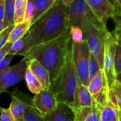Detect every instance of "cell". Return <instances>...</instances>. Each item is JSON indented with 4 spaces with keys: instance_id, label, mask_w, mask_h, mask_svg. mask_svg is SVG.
I'll use <instances>...</instances> for the list:
<instances>
[{
    "instance_id": "cell-43",
    "label": "cell",
    "mask_w": 121,
    "mask_h": 121,
    "mask_svg": "<svg viewBox=\"0 0 121 121\" xmlns=\"http://www.w3.org/2000/svg\"><path fill=\"white\" fill-rule=\"evenodd\" d=\"M110 1H111V2H112V0H110ZM112 3H113V2H112Z\"/></svg>"
},
{
    "instance_id": "cell-41",
    "label": "cell",
    "mask_w": 121,
    "mask_h": 121,
    "mask_svg": "<svg viewBox=\"0 0 121 121\" xmlns=\"http://www.w3.org/2000/svg\"><path fill=\"white\" fill-rule=\"evenodd\" d=\"M118 121H121V109H119V116H118Z\"/></svg>"
},
{
    "instance_id": "cell-3",
    "label": "cell",
    "mask_w": 121,
    "mask_h": 121,
    "mask_svg": "<svg viewBox=\"0 0 121 121\" xmlns=\"http://www.w3.org/2000/svg\"><path fill=\"white\" fill-rule=\"evenodd\" d=\"M81 81L76 72L72 55V43L68 49L65 63L56 82L50 89L56 95L58 102L70 106L73 111L78 108L77 91Z\"/></svg>"
},
{
    "instance_id": "cell-12",
    "label": "cell",
    "mask_w": 121,
    "mask_h": 121,
    "mask_svg": "<svg viewBox=\"0 0 121 121\" xmlns=\"http://www.w3.org/2000/svg\"><path fill=\"white\" fill-rule=\"evenodd\" d=\"M44 119L46 121H75L76 114L70 106L58 102L56 109L46 115Z\"/></svg>"
},
{
    "instance_id": "cell-33",
    "label": "cell",
    "mask_w": 121,
    "mask_h": 121,
    "mask_svg": "<svg viewBox=\"0 0 121 121\" xmlns=\"http://www.w3.org/2000/svg\"><path fill=\"white\" fill-rule=\"evenodd\" d=\"M14 55H11V54H8L1 62H0V72H1L2 70L6 69L9 67V65L10 64L13 57Z\"/></svg>"
},
{
    "instance_id": "cell-16",
    "label": "cell",
    "mask_w": 121,
    "mask_h": 121,
    "mask_svg": "<svg viewBox=\"0 0 121 121\" xmlns=\"http://www.w3.org/2000/svg\"><path fill=\"white\" fill-rule=\"evenodd\" d=\"M119 108L108 98V101L101 110L102 121H118Z\"/></svg>"
},
{
    "instance_id": "cell-11",
    "label": "cell",
    "mask_w": 121,
    "mask_h": 121,
    "mask_svg": "<svg viewBox=\"0 0 121 121\" xmlns=\"http://www.w3.org/2000/svg\"><path fill=\"white\" fill-rule=\"evenodd\" d=\"M11 97V101L9 105V108L14 117L16 121H24L26 109L29 104L32 103V101L29 102L27 99L28 96L20 92L17 89L10 93Z\"/></svg>"
},
{
    "instance_id": "cell-14",
    "label": "cell",
    "mask_w": 121,
    "mask_h": 121,
    "mask_svg": "<svg viewBox=\"0 0 121 121\" xmlns=\"http://www.w3.org/2000/svg\"><path fill=\"white\" fill-rule=\"evenodd\" d=\"M29 67L39 79L44 89H49L51 86V78L48 71L38 60L34 59L29 60Z\"/></svg>"
},
{
    "instance_id": "cell-7",
    "label": "cell",
    "mask_w": 121,
    "mask_h": 121,
    "mask_svg": "<svg viewBox=\"0 0 121 121\" xmlns=\"http://www.w3.org/2000/svg\"><path fill=\"white\" fill-rule=\"evenodd\" d=\"M29 60L24 57L17 64L0 72V94L25 78Z\"/></svg>"
},
{
    "instance_id": "cell-4",
    "label": "cell",
    "mask_w": 121,
    "mask_h": 121,
    "mask_svg": "<svg viewBox=\"0 0 121 121\" xmlns=\"http://www.w3.org/2000/svg\"><path fill=\"white\" fill-rule=\"evenodd\" d=\"M66 18L69 27L79 26L85 33L91 28L106 30V27L96 16L86 0H75L66 6Z\"/></svg>"
},
{
    "instance_id": "cell-27",
    "label": "cell",
    "mask_w": 121,
    "mask_h": 121,
    "mask_svg": "<svg viewBox=\"0 0 121 121\" xmlns=\"http://www.w3.org/2000/svg\"><path fill=\"white\" fill-rule=\"evenodd\" d=\"M75 121H85L91 111V107H78L75 111Z\"/></svg>"
},
{
    "instance_id": "cell-35",
    "label": "cell",
    "mask_w": 121,
    "mask_h": 121,
    "mask_svg": "<svg viewBox=\"0 0 121 121\" xmlns=\"http://www.w3.org/2000/svg\"><path fill=\"white\" fill-rule=\"evenodd\" d=\"M112 2L115 6L116 16L121 17V0H112Z\"/></svg>"
},
{
    "instance_id": "cell-28",
    "label": "cell",
    "mask_w": 121,
    "mask_h": 121,
    "mask_svg": "<svg viewBox=\"0 0 121 121\" xmlns=\"http://www.w3.org/2000/svg\"><path fill=\"white\" fill-rule=\"evenodd\" d=\"M34 16V5L31 1V0L28 1V4L26 6L25 14H24V22L31 23H32V20Z\"/></svg>"
},
{
    "instance_id": "cell-21",
    "label": "cell",
    "mask_w": 121,
    "mask_h": 121,
    "mask_svg": "<svg viewBox=\"0 0 121 121\" xmlns=\"http://www.w3.org/2000/svg\"><path fill=\"white\" fill-rule=\"evenodd\" d=\"M29 0H15L14 1V25L24 22V14Z\"/></svg>"
},
{
    "instance_id": "cell-30",
    "label": "cell",
    "mask_w": 121,
    "mask_h": 121,
    "mask_svg": "<svg viewBox=\"0 0 121 121\" xmlns=\"http://www.w3.org/2000/svg\"><path fill=\"white\" fill-rule=\"evenodd\" d=\"M110 89L114 93L118 104L119 109H121V84L118 80H116Z\"/></svg>"
},
{
    "instance_id": "cell-25",
    "label": "cell",
    "mask_w": 121,
    "mask_h": 121,
    "mask_svg": "<svg viewBox=\"0 0 121 121\" xmlns=\"http://www.w3.org/2000/svg\"><path fill=\"white\" fill-rule=\"evenodd\" d=\"M25 48V38L24 37L12 43V45L9 50V54L11 55H21Z\"/></svg>"
},
{
    "instance_id": "cell-13",
    "label": "cell",
    "mask_w": 121,
    "mask_h": 121,
    "mask_svg": "<svg viewBox=\"0 0 121 121\" xmlns=\"http://www.w3.org/2000/svg\"><path fill=\"white\" fill-rule=\"evenodd\" d=\"M88 88L93 99H96L104 93L109 92L110 89L103 69H101L98 74L90 80Z\"/></svg>"
},
{
    "instance_id": "cell-6",
    "label": "cell",
    "mask_w": 121,
    "mask_h": 121,
    "mask_svg": "<svg viewBox=\"0 0 121 121\" xmlns=\"http://www.w3.org/2000/svg\"><path fill=\"white\" fill-rule=\"evenodd\" d=\"M90 50L86 40L80 43L72 41V55L73 63L81 83L88 86L90 82L88 60Z\"/></svg>"
},
{
    "instance_id": "cell-29",
    "label": "cell",
    "mask_w": 121,
    "mask_h": 121,
    "mask_svg": "<svg viewBox=\"0 0 121 121\" xmlns=\"http://www.w3.org/2000/svg\"><path fill=\"white\" fill-rule=\"evenodd\" d=\"M0 121H16L9 108L0 106Z\"/></svg>"
},
{
    "instance_id": "cell-39",
    "label": "cell",
    "mask_w": 121,
    "mask_h": 121,
    "mask_svg": "<svg viewBox=\"0 0 121 121\" xmlns=\"http://www.w3.org/2000/svg\"><path fill=\"white\" fill-rule=\"evenodd\" d=\"M4 29H5V28H4L3 20H0V33H1Z\"/></svg>"
},
{
    "instance_id": "cell-5",
    "label": "cell",
    "mask_w": 121,
    "mask_h": 121,
    "mask_svg": "<svg viewBox=\"0 0 121 121\" xmlns=\"http://www.w3.org/2000/svg\"><path fill=\"white\" fill-rule=\"evenodd\" d=\"M118 40L113 31L108 29L105 32L104 52H103V72L106 75L109 89L116 80L115 70V56Z\"/></svg>"
},
{
    "instance_id": "cell-23",
    "label": "cell",
    "mask_w": 121,
    "mask_h": 121,
    "mask_svg": "<svg viewBox=\"0 0 121 121\" xmlns=\"http://www.w3.org/2000/svg\"><path fill=\"white\" fill-rule=\"evenodd\" d=\"M103 107L93 99L91 111L86 118L85 121H102L101 120V110Z\"/></svg>"
},
{
    "instance_id": "cell-18",
    "label": "cell",
    "mask_w": 121,
    "mask_h": 121,
    "mask_svg": "<svg viewBox=\"0 0 121 121\" xmlns=\"http://www.w3.org/2000/svg\"><path fill=\"white\" fill-rule=\"evenodd\" d=\"M24 79L26 81V84L29 90L32 94L36 95L44 89L41 82L29 67L26 69Z\"/></svg>"
},
{
    "instance_id": "cell-32",
    "label": "cell",
    "mask_w": 121,
    "mask_h": 121,
    "mask_svg": "<svg viewBox=\"0 0 121 121\" xmlns=\"http://www.w3.org/2000/svg\"><path fill=\"white\" fill-rule=\"evenodd\" d=\"M115 70L116 75L121 73V45L118 43L115 56Z\"/></svg>"
},
{
    "instance_id": "cell-40",
    "label": "cell",
    "mask_w": 121,
    "mask_h": 121,
    "mask_svg": "<svg viewBox=\"0 0 121 121\" xmlns=\"http://www.w3.org/2000/svg\"><path fill=\"white\" fill-rule=\"evenodd\" d=\"M116 80H118L121 84V74H118L116 75Z\"/></svg>"
},
{
    "instance_id": "cell-15",
    "label": "cell",
    "mask_w": 121,
    "mask_h": 121,
    "mask_svg": "<svg viewBox=\"0 0 121 121\" xmlns=\"http://www.w3.org/2000/svg\"><path fill=\"white\" fill-rule=\"evenodd\" d=\"M56 1L57 0H31L34 9V16L31 25L49 10L56 4Z\"/></svg>"
},
{
    "instance_id": "cell-8",
    "label": "cell",
    "mask_w": 121,
    "mask_h": 121,
    "mask_svg": "<svg viewBox=\"0 0 121 121\" xmlns=\"http://www.w3.org/2000/svg\"><path fill=\"white\" fill-rule=\"evenodd\" d=\"M106 30H98L96 28H91L84 33L89 50L97 60L101 69H103V52Z\"/></svg>"
},
{
    "instance_id": "cell-22",
    "label": "cell",
    "mask_w": 121,
    "mask_h": 121,
    "mask_svg": "<svg viewBox=\"0 0 121 121\" xmlns=\"http://www.w3.org/2000/svg\"><path fill=\"white\" fill-rule=\"evenodd\" d=\"M24 121H46L44 117L41 116L39 111L34 106L33 104H30L28 105L25 115H24Z\"/></svg>"
},
{
    "instance_id": "cell-26",
    "label": "cell",
    "mask_w": 121,
    "mask_h": 121,
    "mask_svg": "<svg viewBox=\"0 0 121 121\" xmlns=\"http://www.w3.org/2000/svg\"><path fill=\"white\" fill-rule=\"evenodd\" d=\"M88 69H89V76L90 80L93 78L98 72L101 70V68L98 65L97 60H96L95 57L91 53L89 55V60H88Z\"/></svg>"
},
{
    "instance_id": "cell-36",
    "label": "cell",
    "mask_w": 121,
    "mask_h": 121,
    "mask_svg": "<svg viewBox=\"0 0 121 121\" xmlns=\"http://www.w3.org/2000/svg\"><path fill=\"white\" fill-rule=\"evenodd\" d=\"M117 22V21H116ZM113 32L115 33V34L116 35L118 40V43L121 45V25L117 22L116 23V26L115 30H113Z\"/></svg>"
},
{
    "instance_id": "cell-38",
    "label": "cell",
    "mask_w": 121,
    "mask_h": 121,
    "mask_svg": "<svg viewBox=\"0 0 121 121\" xmlns=\"http://www.w3.org/2000/svg\"><path fill=\"white\" fill-rule=\"evenodd\" d=\"M57 1H61V2L63 3L65 6H68V5H69L70 4H71L72 2H73L75 0H57Z\"/></svg>"
},
{
    "instance_id": "cell-20",
    "label": "cell",
    "mask_w": 121,
    "mask_h": 121,
    "mask_svg": "<svg viewBox=\"0 0 121 121\" xmlns=\"http://www.w3.org/2000/svg\"><path fill=\"white\" fill-rule=\"evenodd\" d=\"M14 1H15L12 0H5L4 14L3 18V22L5 28L14 25Z\"/></svg>"
},
{
    "instance_id": "cell-37",
    "label": "cell",
    "mask_w": 121,
    "mask_h": 121,
    "mask_svg": "<svg viewBox=\"0 0 121 121\" xmlns=\"http://www.w3.org/2000/svg\"><path fill=\"white\" fill-rule=\"evenodd\" d=\"M4 2H5V0H0V20H3L4 18Z\"/></svg>"
},
{
    "instance_id": "cell-24",
    "label": "cell",
    "mask_w": 121,
    "mask_h": 121,
    "mask_svg": "<svg viewBox=\"0 0 121 121\" xmlns=\"http://www.w3.org/2000/svg\"><path fill=\"white\" fill-rule=\"evenodd\" d=\"M70 35L73 43H80L86 40L85 34L83 30L77 26H72L70 27Z\"/></svg>"
},
{
    "instance_id": "cell-42",
    "label": "cell",
    "mask_w": 121,
    "mask_h": 121,
    "mask_svg": "<svg viewBox=\"0 0 121 121\" xmlns=\"http://www.w3.org/2000/svg\"><path fill=\"white\" fill-rule=\"evenodd\" d=\"M117 21V22L121 25V20H118V21Z\"/></svg>"
},
{
    "instance_id": "cell-34",
    "label": "cell",
    "mask_w": 121,
    "mask_h": 121,
    "mask_svg": "<svg viewBox=\"0 0 121 121\" xmlns=\"http://www.w3.org/2000/svg\"><path fill=\"white\" fill-rule=\"evenodd\" d=\"M12 45V43H6V45L0 50V62L9 54L11 47Z\"/></svg>"
},
{
    "instance_id": "cell-2",
    "label": "cell",
    "mask_w": 121,
    "mask_h": 121,
    "mask_svg": "<svg viewBox=\"0 0 121 121\" xmlns=\"http://www.w3.org/2000/svg\"><path fill=\"white\" fill-rule=\"evenodd\" d=\"M71 43L68 28L56 38L31 48L24 57L29 60H38L48 71L52 84L56 82L65 63Z\"/></svg>"
},
{
    "instance_id": "cell-44",
    "label": "cell",
    "mask_w": 121,
    "mask_h": 121,
    "mask_svg": "<svg viewBox=\"0 0 121 121\" xmlns=\"http://www.w3.org/2000/svg\"><path fill=\"white\" fill-rule=\"evenodd\" d=\"M12 1H15V0H12Z\"/></svg>"
},
{
    "instance_id": "cell-9",
    "label": "cell",
    "mask_w": 121,
    "mask_h": 121,
    "mask_svg": "<svg viewBox=\"0 0 121 121\" xmlns=\"http://www.w3.org/2000/svg\"><path fill=\"white\" fill-rule=\"evenodd\" d=\"M32 104L41 116L45 117L56 109L58 101L51 89H43L35 95L32 99Z\"/></svg>"
},
{
    "instance_id": "cell-19",
    "label": "cell",
    "mask_w": 121,
    "mask_h": 121,
    "mask_svg": "<svg viewBox=\"0 0 121 121\" xmlns=\"http://www.w3.org/2000/svg\"><path fill=\"white\" fill-rule=\"evenodd\" d=\"M31 24L26 22H22L14 25L11 33L9 36L8 42L14 43L22 38H24L29 32Z\"/></svg>"
},
{
    "instance_id": "cell-17",
    "label": "cell",
    "mask_w": 121,
    "mask_h": 121,
    "mask_svg": "<svg viewBox=\"0 0 121 121\" xmlns=\"http://www.w3.org/2000/svg\"><path fill=\"white\" fill-rule=\"evenodd\" d=\"M77 99L78 107H91L93 97L87 86L80 84L77 91Z\"/></svg>"
},
{
    "instance_id": "cell-31",
    "label": "cell",
    "mask_w": 121,
    "mask_h": 121,
    "mask_svg": "<svg viewBox=\"0 0 121 121\" xmlns=\"http://www.w3.org/2000/svg\"><path fill=\"white\" fill-rule=\"evenodd\" d=\"M14 25L11 26L6 28H5L1 33H0V50L6 45V43H8L9 36L11 33V30L13 29Z\"/></svg>"
},
{
    "instance_id": "cell-10",
    "label": "cell",
    "mask_w": 121,
    "mask_h": 121,
    "mask_svg": "<svg viewBox=\"0 0 121 121\" xmlns=\"http://www.w3.org/2000/svg\"><path fill=\"white\" fill-rule=\"evenodd\" d=\"M86 1L98 19L106 27L110 18H115V6L110 0H86Z\"/></svg>"
},
{
    "instance_id": "cell-1",
    "label": "cell",
    "mask_w": 121,
    "mask_h": 121,
    "mask_svg": "<svg viewBox=\"0 0 121 121\" xmlns=\"http://www.w3.org/2000/svg\"><path fill=\"white\" fill-rule=\"evenodd\" d=\"M70 28L66 18V6L59 1L31 26L24 36L25 48L22 56L34 46L52 40Z\"/></svg>"
}]
</instances>
